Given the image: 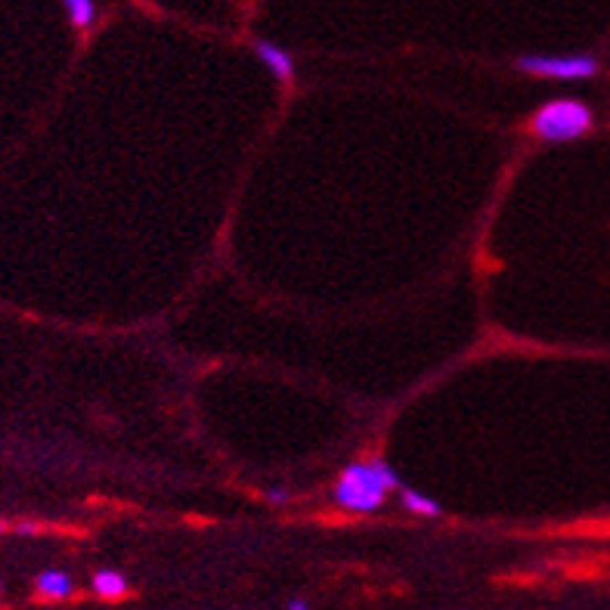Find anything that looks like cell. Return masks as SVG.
Masks as SVG:
<instances>
[{
    "label": "cell",
    "instance_id": "6da1fadb",
    "mask_svg": "<svg viewBox=\"0 0 610 610\" xmlns=\"http://www.w3.org/2000/svg\"><path fill=\"white\" fill-rule=\"evenodd\" d=\"M397 486H400V477L388 462L366 459V462H354V465H347L341 471L338 484L332 490V499L347 512L369 515V512L381 508V502L388 499V493Z\"/></svg>",
    "mask_w": 610,
    "mask_h": 610
},
{
    "label": "cell",
    "instance_id": "7a4b0ae2",
    "mask_svg": "<svg viewBox=\"0 0 610 610\" xmlns=\"http://www.w3.org/2000/svg\"><path fill=\"white\" fill-rule=\"evenodd\" d=\"M595 125L592 109L582 99H548L530 118V130L546 143H570L586 137Z\"/></svg>",
    "mask_w": 610,
    "mask_h": 610
},
{
    "label": "cell",
    "instance_id": "3957f363",
    "mask_svg": "<svg viewBox=\"0 0 610 610\" xmlns=\"http://www.w3.org/2000/svg\"><path fill=\"white\" fill-rule=\"evenodd\" d=\"M517 69L533 78L589 81L598 75L601 65L592 53H527L517 60Z\"/></svg>",
    "mask_w": 610,
    "mask_h": 610
},
{
    "label": "cell",
    "instance_id": "277c9868",
    "mask_svg": "<svg viewBox=\"0 0 610 610\" xmlns=\"http://www.w3.org/2000/svg\"><path fill=\"white\" fill-rule=\"evenodd\" d=\"M254 56L270 69V75L276 81L295 78V56L282 48V44H273V41H254Z\"/></svg>",
    "mask_w": 610,
    "mask_h": 610
},
{
    "label": "cell",
    "instance_id": "5b68a950",
    "mask_svg": "<svg viewBox=\"0 0 610 610\" xmlns=\"http://www.w3.org/2000/svg\"><path fill=\"white\" fill-rule=\"evenodd\" d=\"M72 592H75V582H72V577L63 574V570H44V574L38 577V595H44L50 601L69 598Z\"/></svg>",
    "mask_w": 610,
    "mask_h": 610
},
{
    "label": "cell",
    "instance_id": "8992f818",
    "mask_svg": "<svg viewBox=\"0 0 610 610\" xmlns=\"http://www.w3.org/2000/svg\"><path fill=\"white\" fill-rule=\"evenodd\" d=\"M63 7H65V13H69V22H72L78 32L94 29L96 17H99L96 0H63Z\"/></svg>",
    "mask_w": 610,
    "mask_h": 610
},
{
    "label": "cell",
    "instance_id": "52a82bcc",
    "mask_svg": "<svg viewBox=\"0 0 610 610\" xmlns=\"http://www.w3.org/2000/svg\"><path fill=\"white\" fill-rule=\"evenodd\" d=\"M400 502H403V508L412 512V515H422V517H438L440 515V502L431 499V496H424L419 490H409L403 486L400 490Z\"/></svg>",
    "mask_w": 610,
    "mask_h": 610
},
{
    "label": "cell",
    "instance_id": "ba28073f",
    "mask_svg": "<svg viewBox=\"0 0 610 610\" xmlns=\"http://www.w3.org/2000/svg\"><path fill=\"white\" fill-rule=\"evenodd\" d=\"M94 589L103 598H122L127 595V579L118 570H99L94 577Z\"/></svg>",
    "mask_w": 610,
    "mask_h": 610
},
{
    "label": "cell",
    "instance_id": "9c48e42d",
    "mask_svg": "<svg viewBox=\"0 0 610 610\" xmlns=\"http://www.w3.org/2000/svg\"><path fill=\"white\" fill-rule=\"evenodd\" d=\"M264 499L270 502V505H285V502L292 499V493H288L285 486H270V490H264Z\"/></svg>",
    "mask_w": 610,
    "mask_h": 610
},
{
    "label": "cell",
    "instance_id": "30bf717a",
    "mask_svg": "<svg viewBox=\"0 0 610 610\" xmlns=\"http://www.w3.org/2000/svg\"><path fill=\"white\" fill-rule=\"evenodd\" d=\"M288 610H311V604L301 601V598H292V601H288Z\"/></svg>",
    "mask_w": 610,
    "mask_h": 610
}]
</instances>
